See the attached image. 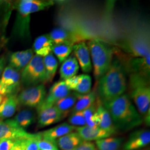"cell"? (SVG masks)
Wrapping results in <instances>:
<instances>
[{
  "label": "cell",
  "instance_id": "30bf717a",
  "mask_svg": "<svg viewBox=\"0 0 150 150\" xmlns=\"http://www.w3.org/2000/svg\"><path fill=\"white\" fill-rule=\"evenodd\" d=\"M20 83V74L11 66H7L0 80V94L4 96L14 95L18 90Z\"/></svg>",
  "mask_w": 150,
  "mask_h": 150
},
{
  "label": "cell",
  "instance_id": "f35d334b",
  "mask_svg": "<svg viewBox=\"0 0 150 150\" xmlns=\"http://www.w3.org/2000/svg\"><path fill=\"white\" fill-rule=\"evenodd\" d=\"M15 144V141L3 139L0 141V150H10Z\"/></svg>",
  "mask_w": 150,
  "mask_h": 150
},
{
  "label": "cell",
  "instance_id": "d6986e66",
  "mask_svg": "<svg viewBox=\"0 0 150 150\" xmlns=\"http://www.w3.org/2000/svg\"><path fill=\"white\" fill-rule=\"evenodd\" d=\"M33 52V50L28 49L13 53L10 59V66L17 71L23 70L32 59Z\"/></svg>",
  "mask_w": 150,
  "mask_h": 150
},
{
  "label": "cell",
  "instance_id": "7bdbcfd3",
  "mask_svg": "<svg viewBox=\"0 0 150 150\" xmlns=\"http://www.w3.org/2000/svg\"><path fill=\"white\" fill-rule=\"evenodd\" d=\"M4 97H5V96H2V95L0 94V104L1 103V102H2Z\"/></svg>",
  "mask_w": 150,
  "mask_h": 150
},
{
  "label": "cell",
  "instance_id": "4316f807",
  "mask_svg": "<svg viewBox=\"0 0 150 150\" xmlns=\"http://www.w3.org/2000/svg\"><path fill=\"white\" fill-rule=\"evenodd\" d=\"M14 120L21 128L25 129L34 123L35 113L31 109H23L16 115Z\"/></svg>",
  "mask_w": 150,
  "mask_h": 150
},
{
  "label": "cell",
  "instance_id": "8fae6325",
  "mask_svg": "<svg viewBox=\"0 0 150 150\" xmlns=\"http://www.w3.org/2000/svg\"><path fill=\"white\" fill-rule=\"evenodd\" d=\"M38 126L42 128L59 122L62 115L54 105H47L42 102L37 108Z\"/></svg>",
  "mask_w": 150,
  "mask_h": 150
},
{
  "label": "cell",
  "instance_id": "3957f363",
  "mask_svg": "<svg viewBox=\"0 0 150 150\" xmlns=\"http://www.w3.org/2000/svg\"><path fill=\"white\" fill-rule=\"evenodd\" d=\"M87 45L90 53L94 77L98 80L110 67L115 51L108 43L98 39L91 40Z\"/></svg>",
  "mask_w": 150,
  "mask_h": 150
},
{
  "label": "cell",
  "instance_id": "44dd1931",
  "mask_svg": "<svg viewBox=\"0 0 150 150\" xmlns=\"http://www.w3.org/2000/svg\"><path fill=\"white\" fill-rule=\"evenodd\" d=\"M19 105L17 96L14 94L5 96L0 104V119L4 120L12 117Z\"/></svg>",
  "mask_w": 150,
  "mask_h": 150
},
{
  "label": "cell",
  "instance_id": "b9f144b4",
  "mask_svg": "<svg viewBox=\"0 0 150 150\" xmlns=\"http://www.w3.org/2000/svg\"><path fill=\"white\" fill-rule=\"evenodd\" d=\"M5 59L4 57L0 58V76L2 74V72L4 70L5 66Z\"/></svg>",
  "mask_w": 150,
  "mask_h": 150
},
{
  "label": "cell",
  "instance_id": "9a60e30c",
  "mask_svg": "<svg viewBox=\"0 0 150 150\" xmlns=\"http://www.w3.org/2000/svg\"><path fill=\"white\" fill-rule=\"evenodd\" d=\"M74 55L84 73H89L92 69L91 56L87 43L82 41L73 46Z\"/></svg>",
  "mask_w": 150,
  "mask_h": 150
},
{
  "label": "cell",
  "instance_id": "1f68e13d",
  "mask_svg": "<svg viewBox=\"0 0 150 150\" xmlns=\"http://www.w3.org/2000/svg\"><path fill=\"white\" fill-rule=\"evenodd\" d=\"M97 103H94L91 106L83 111L86 120V126L90 127H97V116L96 113Z\"/></svg>",
  "mask_w": 150,
  "mask_h": 150
},
{
  "label": "cell",
  "instance_id": "cb8c5ba5",
  "mask_svg": "<svg viewBox=\"0 0 150 150\" xmlns=\"http://www.w3.org/2000/svg\"><path fill=\"white\" fill-rule=\"evenodd\" d=\"M75 127H76L71 125L69 123L64 122L54 127L46 130L40 134L43 138L56 140L57 138H60L66 134H70L75 129Z\"/></svg>",
  "mask_w": 150,
  "mask_h": 150
},
{
  "label": "cell",
  "instance_id": "8992f818",
  "mask_svg": "<svg viewBox=\"0 0 150 150\" xmlns=\"http://www.w3.org/2000/svg\"><path fill=\"white\" fill-rule=\"evenodd\" d=\"M131 57H143L150 54L149 36L132 35L123 41L121 46Z\"/></svg>",
  "mask_w": 150,
  "mask_h": 150
},
{
  "label": "cell",
  "instance_id": "ba28073f",
  "mask_svg": "<svg viewBox=\"0 0 150 150\" xmlns=\"http://www.w3.org/2000/svg\"><path fill=\"white\" fill-rule=\"evenodd\" d=\"M46 91L43 84L27 87L17 96L19 105L26 107H37L44 101Z\"/></svg>",
  "mask_w": 150,
  "mask_h": 150
},
{
  "label": "cell",
  "instance_id": "52a82bcc",
  "mask_svg": "<svg viewBox=\"0 0 150 150\" xmlns=\"http://www.w3.org/2000/svg\"><path fill=\"white\" fill-rule=\"evenodd\" d=\"M31 0H22L17 6V15L15 25V33L21 38H28L30 36V23Z\"/></svg>",
  "mask_w": 150,
  "mask_h": 150
},
{
  "label": "cell",
  "instance_id": "8d00e7d4",
  "mask_svg": "<svg viewBox=\"0 0 150 150\" xmlns=\"http://www.w3.org/2000/svg\"><path fill=\"white\" fill-rule=\"evenodd\" d=\"M79 80V75H76L75 76H73L70 79H68L66 80H64V82L67 86V87L70 89V90L74 91L77 85Z\"/></svg>",
  "mask_w": 150,
  "mask_h": 150
},
{
  "label": "cell",
  "instance_id": "2e32d148",
  "mask_svg": "<svg viewBox=\"0 0 150 150\" xmlns=\"http://www.w3.org/2000/svg\"><path fill=\"white\" fill-rule=\"evenodd\" d=\"M97 100V127L110 132L112 134H115L117 130L114 126L112 120L110 113L98 98Z\"/></svg>",
  "mask_w": 150,
  "mask_h": 150
},
{
  "label": "cell",
  "instance_id": "484cf974",
  "mask_svg": "<svg viewBox=\"0 0 150 150\" xmlns=\"http://www.w3.org/2000/svg\"><path fill=\"white\" fill-rule=\"evenodd\" d=\"M76 101L77 97L75 92H70L67 96L55 102L54 105L62 114L63 118H64L70 111H72Z\"/></svg>",
  "mask_w": 150,
  "mask_h": 150
},
{
  "label": "cell",
  "instance_id": "6da1fadb",
  "mask_svg": "<svg viewBox=\"0 0 150 150\" xmlns=\"http://www.w3.org/2000/svg\"><path fill=\"white\" fill-rule=\"evenodd\" d=\"M98 81L97 95L102 103L111 101L125 93L127 88L126 71L116 56L109 69Z\"/></svg>",
  "mask_w": 150,
  "mask_h": 150
},
{
  "label": "cell",
  "instance_id": "d6a6232c",
  "mask_svg": "<svg viewBox=\"0 0 150 150\" xmlns=\"http://www.w3.org/2000/svg\"><path fill=\"white\" fill-rule=\"evenodd\" d=\"M41 137L40 133L36 134H27L22 138L25 150H40L38 146V142Z\"/></svg>",
  "mask_w": 150,
  "mask_h": 150
},
{
  "label": "cell",
  "instance_id": "83f0119b",
  "mask_svg": "<svg viewBox=\"0 0 150 150\" xmlns=\"http://www.w3.org/2000/svg\"><path fill=\"white\" fill-rule=\"evenodd\" d=\"M43 64L46 71L47 82H52L56 75L59 62L52 52L43 57Z\"/></svg>",
  "mask_w": 150,
  "mask_h": 150
},
{
  "label": "cell",
  "instance_id": "74e56055",
  "mask_svg": "<svg viewBox=\"0 0 150 150\" xmlns=\"http://www.w3.org/2000/svg\"><path fill=\"white\" fill-rule=\"evenodd\" d=\"M74 150H97V149L94 143L88 141H83Z\"/></svg>",
  "mask_w": 150,
  "mask_h": 150
},
{
  "label": "cell",
  "instance_id": "f6af8a7d",
  "mask_svg": "<svg viewBox=\"0 0 150 150\" xmlns=\"http://www.w3.org/2000/svg\"></svg>",
  "mask_w": 150,
  "mask_h": 150
},
{
  "label": "cell",
  "instance_id": "e575fe53",
  "mask_svg": "<svg viewBox=\"0 0 150 150\" xmlns=\"http://www.w3.org/2000/svg\"><path fill=\"white\" fill-rule=\"evenodd\" d=\"M69 122L73 126L82 127L86 126V120L83 111L72 112L69 118Z\"/></svg>",
  "mask_w": 150,
  "mask_h": 150
},
{
  "label": "cell",
  "instance_id": "ee69618b",
  "mask_svg": "<svg viewBox=\"0 0 150 150\" xmlns=\"http://www.w3.org/2000/svg\"><path fill=\"white\" fill-rule=\"evenodd\" d=\"M1 3H2V1H0V4H1Z\"/></svg>",
  "mask_w": 150,
  "mask_h": 150
},
{
  "label": "cell",
  "instance_id": "4fadbf2b",
  "mask_svg": "<svg viewBox=\"0 0 150 150\" xmlns=\"http://www.w3.org/2000/svg\"><path fill=\"white\" fill-rule=\"evenodd\" d=\"M27 134L14 120L0 119V141L3 139L15 141L25 136Z\"/></svg>",
  "mask_w": 150,
  "mask_h": 150
},
{
  "label": "cell",
  "instance_id": "7c38bea8",
  "mask_svg": "<svg viewBox=\"0 0 150 150\" xmlns=\"http://www.w3.org/2000/svg\"><path fill=\"white\" fill-rule=\"evenodd\" d=\"M48 35L54 45L66 44L74 46L85 39L80 33L62 28H54Z\"/></svg>",
  "mask_w": 150,
  "mask_h": 150
},
{
  "label": "cell",
  "instance_id": "277c9868",
  "mask_svg": "<svg viewBox=\"0 0 150 150\" xmlns=\"http://www.w3.org/2000/svg\"><path fill=\"white\" fill-rule=\"evenodd\" d=\"M129 87V97L134 100L140 115L144 117L150 108V79L141 75L130 74Z\"/></svg>",
  "mask_w": 150,
  "mask_h": 150
},
{
  "label": "cell",
  "instance_id": "ab89813d",
  "mask_svg": "<svg viewBox=\"0 0 150 150\" xmlns=\"http://www.w3.org/2000/svg\"><path fill=\"white\" fill-rule=\"evenodd\" d=\"M22 138L15 141V144L10 150H25V147Z\"/></svg>",
  "mask_w": 150,
  "mask_h": 150
},
{
  "label": "cell",
  "instance_id": "5bb4252c",
  "mask_svg": "<svg viewBox=\"0 0 150 150\" xmlns=\"http://www.w3.org/2000/svg\"><path fill=\"white\" fill-rule=\"evenodd\" d=\"M149 130L141 129L132 132L123 145V150H136L144 148L150 144Z\"/></svg>",
  "mask_w": 150,
  "mask_h": 150
},
{
  "label": "cell",
  "instance_id": "d4e9b609",
  "mask_svg": "<svg viewBox=\"0 0 150 150\" xmlns=\"http://www.w3.org/2000/svg\"><path fill=\"white\" fill-rule=\"evenodd\" d=\"M83 141L77 132H71L58 139L56 142L62 150H74Z\"/></svg>",
  "mask_w": 150,
  "mask_h": 150
},
{
  "label": "cell",
  "instance_id": "4dcf8cb0",
  "mask_svg": "<svg viewBox=\"0 0 150 150\" xmlns=\"http://www.w3.org/2000/svg\"><path fill=\"white\" fill-rule=\"evenodd\" d=\"M79 76V82L74 90L75 92L79 94H86L90 92L92 86L91 76L87 74H82Z\"/></svg>",
  "mask_w": 150,
  "mask_h": 150
},
{
  "label": "cell",
  "instance_id": "9c48e42d",
  "mask_svg": "<svg viewBox=\"0 0 150 150\" xmlns=\"http://www.w3.org/2000/svg\"><path fill=\"white\" fill-rule=\"evenodd\" d=\"M118 59L122 63L126 72H129V74L141 75L150 79V54L143 57L129 56L126 59L125 57L122 59Z\"/></svg>",
  "mask_w": 150,
  "mask_h": 150
},
{
  "label": "cell",
  "instance_id": "60d3db41",
  "mask_svg": "<svg viewBox=\"0 0 150 150\" xmlns=\"http://www.w3.org/2000/svg\"><path fill=\"white\" fill-rule=\"evenodd\" d=\"M144 121L145 122L146 125L147 126H150V108L149 109L147 113L145 115V116H144Z\"/></svg>",
  "mask_w": 150,
  "mask_h": 150
},
{
  "label": "cell",
  "instance_id": "5b68a950",
  "mask_svg": "<svg viewBox=\"0 0 150 150\" xmlns=\"http://www.w3.org/2000/svg\"><path fill=\"white\" fill-rule=\"evenodd\" d=\"M21 82L25 86L31 87L36 86L47 82V77L43 64V57L34 55L22 70Z\"/></svg>",
  "mask_w": 150,
  "mask_h": 150
},
{
  "label": "cell",
  "instance_id": "ac0fdd59",
  "mask_svg": "<svg viewBox=\"0 0 150 150\" xmlns=\"http://www.w3.org/2000/svg\"><path fill=\"white\" fill-rule=\"evenodd\" d=\"M75 129L82 139L86 141L93 140L97 141L109 137L112 135L110 132L98 127H90L85 126L82 127H76Z\"/></svg>",
  "mask_w": 150,
  "mask_h": 150
},
{
  "label": "cell",
  "instance_id": "836d02e7",
  "mask_svg": "<svg viewBox=\"0 0 150 150\" xmlns=\"http://www.w3.org/2000/svg\"><path fill=\"white\" fill-rule=\"evenodd\" d=\"M54 4V1H40L31 0V13L43 11L49 8Z\"/></svg>",
  "mask_w": 150,
  "mask_h": 150
},
{
  "label": "cell",
  "instance_id": "603a6c76",
  "mask_svg": "<svg viewBox=\"0 0 150 150\" xmlns=\"http://www.w3.org/2000/svg\"><path fill=\"white\" fill-rule=\"evenodd\" d=\"M75 93L77 97V101L72 110V112L83 111L88 107L91 106L96 100L97 95L96 91L95 90L91 91L86 94Z\"/></svg>",
  "mask_w": 150,
  "mask_h": 150
},
{
  "label": "cell",
  "instance_id": "d590c367",
  "mask_svg": "<svg viewBox=\"0 0 150 150\" xmlns=\"http://www.w3.org/2000/svg\"><path fill=\"white\" fill-rule=\"evenodd\" d=\"M38 146L40 150H59L56 140L43 138L41 134L38 140Z\"/></svg>",
  "mask_w": 150,
  "mask_h": 150
},
{
  "label": "cell",
  "instance_id": "f546056e",
  "mask_svg": "<svg viewBox=\"0 0 150 150\" xmlns=\"http://www.w3.org/2000/svg\"><path fill=\"white\" fill-rule=\"evenodd\" d=\"M73 51V46L66 44L54 45L52 52L59 63H62L67 59Z\"/></svg>",
  "mask_w": 150,
  "mask_h": 150
},
{
  "label": "cell",
  "instance_id": "e0dca14e",
  "mask_svg": "<svg viewBox=\"0 0 150 150\" xmlns=\"http://www.w3.org/2000/svg\"><path fill=\"white\" fill-rule=\"evenodd\" d=\"M70 92L71 90L66 86L64 81H57L51 87L43 102L47 105H54L55 102L67 96Z\"/></svg>",
  "mask_w": 150,
  "mask_h": 150
},
{
  "label": "cell",
  "instance_id": "7a4b0ae2",
  "mask_svg": "<svg viewBox=\"0 0 150 150\" xmlns=\"http://www.w3.org/2000/svg\"><path fill=\"white\" fill-rule=\"evenodd\" d=\"M110 113L116 130L127 131L140 126L143 120L127 94L102 103Z\"/></svg>",
  "mask_w": 150,
  "mask_h": 150
},
{
  "label": "cell",
  "instance_id": "ffe728a7",
  "mask_svg": "<svg viewBox=\"0 0 150 150\" xmlns=\"http://www.w3.org/2000/svg\"><path fill=\"white\" fill-rule=\"evenodd\" d=\"M54 46V42L49 35H43L36 38L35 40L33 51L36 55L44 57L52 52Z\"/></svg>",
  "mask_w": 150,
  "mask_h": 150
},
{
  "label": "cell",
  "instance_id": "f1b7e54d",
  "mask_svg": "<svg viewBox=\"0 0 150 150\" xmlns=\"http://www.w3.org/2000/svg\"><path fill=\"white\" fill-rule=\"evenodd\" d=\"M121 137H107L96 142L98 150H120L123 142Z\"/></svg>",
  "mask_w": 150,
  "mask_h": 150
},
{
  "label": "cell",
  "instance_id": "7402d4cb",
  "mask_svg": "<svg viewBox=\"0 0 150 150\" xmlns=\"http://www.w3.org/2000/svg\"><path fill=\"white\" fill-rule=\"evenodd\" d=\"M80 66L75 56L70 55L62 62L60 69L59 75L61 80L64 81L75 76L78 74Z\"/></svg>",
  "mask_w": 150,
  "mask_h": 150
}]
</instances>
